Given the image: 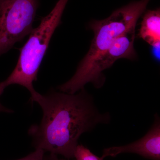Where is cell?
Returning a JSON list of instances; mask_svg holds the SVG:
<instances>
[{"mask_svg": "<svg viewBox=\"0 0 160 160\" xmlns=\"http://www.w3.org/2000/svg\"><path fill=\"white\" fill-rule=\"evenodd\" d=\"M149 1L132 2L115 10L105 19L92 22L90 26L94 32V38L89 51L77 70L89 66L102 52L109 49L116 40L135 28L138 20L145 11Z\"/></svg>", "mask_w": 160, "mask_h": 160, "instance_id": "3957f363", "label": "cell"}, {"mask_svg": "<svg viewBox=\"0 0 160 160\" xmlns=\"http://www.w3.org/2000/svg\"><path fill=\"white\" fill-rule=\"evenodd\" d=\"M43 160H69V159H61L58 157L57 155L53 154V153H48V154H46L45 153L44 157H43Z\"/></svg>", "mask_w": 160, "mask_h": 160, "instance_id": "30bf717a", "label": "cell"}, {"mask_svg": "<svg viewBox=\"0 0 160 160\" xmlns=\"http://www.w3.org/2000/svg\"><path fill=\"white\" fill-rule=\"evenodd\" d=\"M68 0H59L48 15L43 18L37 28L33 29L29 37L20 51L17 64L9 77L0 82L4 91L11 85H20L29 90L32 101L38 93L33 87L37 80L38 72L48 49L55 30L61 18Z\"/></svg>", "mask_w": 160, "mask_h": 160, "instance_id": "7a4b0ae2", "label": "cell"}, {"mask_svg": "<svg viewBox=\"0 0 160 160\" xmlns=\"http://www.w3.org/2000/svg\"><path fill=\"white\" fill-rule=\"evenodd\" d=\"M140 38L155 48L160 44V10H148L144 14L138 34Z\"/></svg>", "mask_w": 160, "mask_h": 160, "instance_id": "52a82bcc", "label": "cell"}, {"mask_svg": "<svg viewBox=\"0 0 160 160\" xmlns=\"http://www.w3.org/2000/svg\"><path fill=\"white\" fill-rule=\"evenodd\" d=\"M33 102L39 105L43 116L39 124L32 125L28 130L32 146L67 159L74 158L83 133L109 121V115L100 113L84 89L77 94L55 91L38 93Z\"/></svg>", "mask_w": 160, "mask_h": 160, "instance_id": "6da1fadb", "label": "cell"}, {"mask_svg": "<svg viewBox=\"0 0 160 160\" xmlns=\"http://www.w3.org/2000/svg\"><path fill=\"white\" fill-rule=\"evenodd\" d=\"M135 28L118 38L111 46L100 54L90 64L81 70H77L68 82L58 87L62 92L73 94L84 89V86L92 82L98 87L102 81V72L111 67L120 58L134 59L136 53L134 48Z\"/></svg>", "mask_w": 160, "mask_h": 160, "instance_id": "277c9868", "label": "cell"}, {"mask_svg": "<svg viewBox=\"0 0 160 160\" xmlns=\"http://www.w3.org/2000/svg\"><path fill=\"white\" fill-rule=\"evenodd\" d=\"M76 160H103L93 154L89 149L82 145H78L75 152L74 157Z\"/></svg>", "mask_w": 160, "mask_h": 160, "instance_id": "ba28073f", "label": "cell"}, {"mask_svg": "<svg viewBox=\"0 0 160 160\" xmlns=\"http://www.w3.org/2000/svg\"><path fill=\"white\" fill-rule=\"evenodd\" d=\"M123 153H136L151 160H160V123L158 116L151 129L142 138L126 146L105 149L101 158L103 159Z\"/></svg>", "mask_w": 160, "mask_h": 160, "instance_id": "8992f818", "label": "cell"}, {"mask_svg": "<svg viewBox=\"0 0 160 160\" xmlns=\"http://www.w3.org/2000/svg\"><path fill=\"white\" fill-rule=\"evenodd\" d=\"M39 0H0V55L30 34Z\"/></svg>", "mask_w": 160, "mask_h": 160, "instance_id": "5b68a950", "label": "cell"}, {"mask_svg": "<svg viewBox=\"0 0 160 160\" xmlns=\"http://www.w3.org/2000/svg\"><path fill=\"white\" fill-rule=\"evenodd\" d=\"M45 153L41 149H35L34 151L25 157L16 160H43Z\"/></svg>", "mask_w": 160, "mask_h": 160, "instance_id": "9c48e42d", "label": "cell"}, {"mask_svg": "<svg viewBox=\"0 0 160 160\" xmlns=\"http://www.w3.org/2000/svg\"><path fill=\"white\" fill-rule=\"evenodd\" d=\"M4 92L2 91L1 89H0V96L2 95V94L3 92ZM0 112H7V113H12L13 112V111L11 109H8V108H6L5 106H3L2 104H1V102H0Z\"/></svg>", "mask_w": 160, "mask_h": 160, "instance_id": "8fae6325", "label": "cell"}]
</instances>
